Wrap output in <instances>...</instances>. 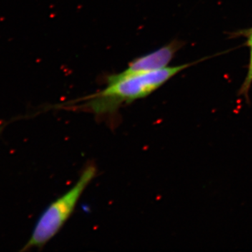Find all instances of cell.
Returning a JSON list of instances; mask_svg holds the SVG:
<instances>
[{"label":"cell","mask_w":252,"mask_h":252,"mask_svg":"<svg viewBox=\"0 0 252 252\" xmlns=\"http://www.w3.org/2000/svg\"><path fill=\"white\" fill-rule=\"evenodd\" d=\"M96 172L97 169L94 165H88L75 185L50 204L36 222L31 238L22 251L43 248L59 233L72 215L81 195L95 177Z\"/></svg>","instance_id":"7a4b0ae2"},{"label":"cell","mask_w":252,"mask_h":252,"mask_svg":"<svg viewBox=\"0 0 252 252\" xmlns=\"http://www.w3.org/2000/svg\"><path fill=\"white\" fill-rule=\"evenodd\" d=\"M183 44L182 41L175 39L152 52L136 58L128 63L122 72L107 76V84L136 74L154 72L167 67Z\"/></svg>","instance_id":"3957f363"},{"label":"cell","mask_w":252,"mask_h":252,"mask_svg":"<svg viewBox=\"0 0 252 252\" xmlns=\"http://www.w3.org/2000/svg\"><path fill=\"white\" fill-rule=\"evenodd\" d=\"M243 35L248 39V45L250 48V59L249 63L248 74L244 81L243 86L240 89V94L248 97V93L252 84V28L243 33Z\"/></svg>","instance_id":"277c9868"},{"label":"cell","mask_w":252,"mask_h":252,"mask_svg":"<svg viewBox=\"0 0 252 252\" xmlns=\"http://www.w3.org/2000/svg\"><path fill=\"white\" fill-rule=\"evenodd\" d=\"M192 63L166 67L158 70L136 74L107 84L95 94L79 99L96 114H107L117 110L124 104L144 98L177 75L191 66Z\"/></svg>","instance_id":"6da1fadb"}]
</instances>
